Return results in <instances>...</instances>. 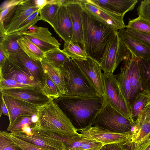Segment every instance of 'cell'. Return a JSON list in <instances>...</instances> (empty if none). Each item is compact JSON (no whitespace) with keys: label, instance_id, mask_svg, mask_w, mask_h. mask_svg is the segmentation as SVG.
I'll return each mask as SVG.
<instances>
[{"label":"cell","instance_id":"obj_34","mask_svg":"<svg viewBox=\"0 0 150 150\" xmlns=\"http://www.w3.org/2000/svg\"><path fill=\"white\" fill-rule=\"evenodd\" d=\"M126 28H131L150 35V22L139 16L132 19H129Z\"/></svg>","mask_w":150,"mask_h":150},{"label":"cell","instance_id":"obj_35","mask_svg":"<svg viewBox=\"0 0 150 150\" xmlns=\"http://www.w3.org/2000/svg\"><path fill=\"white\" fill-rule=\"evenodd\" d=\"M1 131L4 136L18 145L23 150H48L17 137L12 135L10 132L5 131Z\"/></svg>","mask_w":150,"mask_h":150},{"label":"cell","instance_id":"obj_21","mask_svg":"<svg viewBox=\"0 0 150 150\" xmlns=\"http://www.w3.org/2000/svg\"><path fill=\"white\" fill-rule=\"evenodd\" d=\"M118 36L127 47L138 57L150 59V48L140 41L129 35L125 29L118 30Z\"/></svg>","mask_w":150,"mask_h":150},{"label":"cell","instance_id":"obj_47","mask_svg":"<svg viewBox=\"0 0 150 150\" xmlns=\"http://www.w3.org/2000/svg\"><path fill=\"white\" fill-rule=\"evenodd\" d=\"M141 119L145 122L150 121V105L148 106L144 113L142 115Z\"/></svg>","mask_w":150,"mask_h":150},{"label":"cell","instance_id":"obj_13","mask_svg":"<svg viewBox=\"0 0 150 150\" xmlns=\"http://www.w3.org/2000/svg\"><path fill=\"white\" fill-rule=\"evenodd\" d=\"M31 128L33 133L31 136H28L21 131L10 132L17 137L48 150L66 149L62 141L42 134L36 126Z\"/></svg>","mask_w":150,"mask_h":150},{"label":"cell","instance_id":"obj_45","mask_svg":"<svg viewBox=\"0 0 150 150\" xmlns=\"http://www.w3.org/2000/svg\"><path fill=\"white\" fill-rule=\"evenodd\" d=\"M20 131L25 133L28 136H31L33 135L32 129L30 125L28 124L24 125L21 130Z\"/></svg>","mask_w":150,"mask_h":150},{"label":"cell","instance_id":"obj_46","mask_svg":"<svg viewBox=\"0 0 150 150\" xmlns=\"http://www.w3.org/2000/svg\"><path fill=\"white\" fill-rule=\"evenodd\" d=\"M8 57L4 52L3 49L0 47V65L1 67L6 61L8 59Z\"/></svg>","mask_w":150,"mask_h":150},{"label":"cell","instance_id":"obj_48","mask_svg":"<svg viewBox=\"0 0 150 150\" xmlns=\"http://www.w3.org/2000/svg\"><path fill=\"white\" fill-rule=\"evenodd\" d=\"M35 5L41 8L48 4V0H32Z\"/></svg>","mask_w":150,"mask_h":150},{"label":"cell","instance_id":"obj_18","mask_svg":"<svg viewBox=\"0 0 150 150\" xmlns=\"http://www.w3.org/2000/svg\"><path fill=\"white\" fill-rule=\"evenodd\" d=\"M53 28L64 42L71 41L73 34V25L70 14L66 6H60Z\"/></svg>","mask_w":150,"mask_h":150},{"label":"cell","instance_id":"obj_12","mask_svg":"<svg viewBox=\"0 0 150 150\" xmlns=\"http://www.w3.org/2000/svg\"><path fill=\"white\" fill-rule=\"evenodd\" d=\"M83 8L96 20L117 30L125 28L124 16L116 14L98 6L92 0H78Z\"/></svg>","mask_w":150,"mask_h":150},{"label":"cell","instance_id":"obj_5","mask_svg":"<svg viewBox=\"0 0 150 150\" xmlns=\"http://www.w3.org/2000/svg\"><path fill=\"white\" fill-rule=\"evenodd\" d=\"M67 74L68 96L98 94L92 82L71 59L64 65Z\"/></svg>","mask_w":150,"mask_h":150},{"label":"cell","instance_id":"obj_14","mask_svg":"<svg viewBox=\"0 0 150 150\" xmlns=\"http://www.w3.org/2000/svg\"><path fill=\"white\" fill-rule=\"evenodd\" d=\"M87 76L93 85L98 94L104 96L103 74L100 64L90 57L77 60L72 59Z\"/></svg>","mask_w":150,"mask_h":150},{"label":"cell","instance_id":"obj_39","mask_svg":"<svg viewBox=\"0 0 150 150\" xmlns=\"http://www.w3.org/2000/svg\"><path fill=\"white\" fill-rule=\"evenodd\" d=\"M0 150H23L0 132Z\"/></svg>","mask_w":150,"mask_h":150},{"label":"cell","instance_id":"obj_3","mask_svg":"<svg viewBox=\"0 0 150 150\" xmlns=\"http://www.w3.org/2000/svg\"><path fill=\"white\" fill-rule=\"evenodd\" d=\"M36 124L40 129L63 135L78 133L66 115L54 100L41 108Z\"/></svg>","mask_w":150,"mask_h":150},{"label":"cell","instance_id":"obj_37","mask_svg":"<svg viewBox=\"0 0 150 150\" xmlns=\"http://www.w3.org/2000/svg\"><path fill=\"white\" fill-rule=\"evenodd\" d=\"M125 30L129 35L142 42L150 48V35L131 28H126Z\"/></svg>","mask_w":150,"mask_h":150},{"label":"cell","instance_id":"obj_25","mask_svg":"<svg viewBox=\"0 0 150 150\" xmlns=\"http://www.w3.org/2000/svg\"><path fill=\"white\" fill-rule=\"evenodd\" d=\"M16 55L20 61L42 86L43 81L44 72L41 61L32 59L23 51Z\"/></svg>","mask_w":150,"mask_h":150},{"label":"cell","instance_id":"obj_17","mask_svg":"<svg viewBox=\"0 0 150 150\" xmlns=\"http://www.w3.org/2000/svg\"><path fill=\"white\" fill-rule=\"evenodd\" d=\"M41 61L44 71L48 74L56 84L61 96L67 94L68 75L64 66L59 67L45 57Z\"/></svg>","mask_w":150,"mask_h":150},{"label":"cell","instance_id":"obj_29","mask_svg":"<svg viewBox=\"0 0 150 150\" xmlns=\"http://www.w3.org/2000/svg\"><path fill=\"white\" fill-rule=\"evenodd\" d=\"M60 6L57 4H48L45 5L39 11L40 20L47 22L53 28Z\"/></svg>","mask_w":150,"mask_h":150},{"label":"cell","instance_id":"obj_8","mask_svg":"<svg viewBox=\"0 0 150 150\" xmlns=\"http://www.w3.org/2000/svg\"><path fill=\"white\" fill-rule=\"evenodd\" d=\"M0 77L14 80L23 85L42 87L16 55H10L0 67Z\"/></svg>","mask_w":150,"mask_h":150},{"label":"cell","instance_id":"obj_31","mask_svg":"<svg viewBox=\"0 0 150 150\" xmlns=\"http://www.w3.org/2000/svg\"><path fill=\"white\" fill-rule=\"evenodd\" d=\"M43 81L42 85L44 93L53 100L61 96V94L57 86L51 79L48 74L44 71Z\"/></svg>","mask_w":150,"mask_h":150},{"label":"cell","instance_id":"obj_4","mask_svg":"<svg viewBox=\"0 0 150 150\" xmlns=\"http://www.w3.org/2000/svg\"><path fill=\"white\" fill-rule=\"evenodd\" d=\"M92 126L112 132L123 133L132 131L134 124L105 100L102 109L94 119Z\"/></svg>","mask_w":150,"mask_h":150},{"label":"cell","instance_id":"obj_42","mask_svg":"<svg viewBox=\"0 0 150 150\" xmlns=\"http://www.w3.org/2000/svg\"><path fill=\"white\" fill-rule=\"evenodd\" d=\"M99 150H128L126 146L117 143H112L103 145Z\"/></svg>","mask_w":150,"mask_h":150},{"label":"cell","instance_id":"obj_32","mask_svg":"<svg viewBox=\"0 0 150 150\" xmlns=\"http://www.w3.org/2000/svg\"><path fill=\"white\" fill-rule=\"evenodd\" d=\"M45 58L59 67H63L70 59L60 49L51 50L45 53Z\"/></svg>","mask_w":150,"mask_h":150},{"label":"cell","instance_id":"obj_26","mask_svg":"<svg viewBox=\"0 0 150 150\" xmlns=\"http://www.w3.org/2000/svg\"><path fill=\"white\" fill-rule=\"evenodd\" d=\"M21 36V34L15 33L4 34L1 37L0 47L8 57L11 55H17L23 51L17 42Z\"/></svg>","mask_w":150,"mask_h":150},{"label":"cell","instance_id":"obj_30","mask_svg":"<svg viewBox=\"0 0 150 150\" xmlns=\"http://www.w3.org/2000/svg\"><path fill=\"white\" fill-rule=\"evenodd\" d=\"M140 74L144 90L150 92V59L139 58Z\"/></svg>","mask_w":150,"mask_h":150},{"label":"cell","instance_id":"obj_41","mask_svg":"<svg viewBox=\"0 0 150 150\" xmlns=\"http://www.w3.org/2000/svg\"><path fill=\"white\" fill-rule=\"evenodd\" d=\"M103 145L100 142L90 139L82 144L77 150H99Z\"/></svg>","mask_w":150,"mask_h":150},{"label":"cell","instance_id":"obj_22","mask_svg":"<svg viewBox=\"0 0 150 150\" xmlns=\"http://www.w3.org/2000/svg\"><path fill=\"white\" fill-rule=\"evenodd\" d=\"M98 6L116 14L124 16L134 8L137 0H92Z\"/></svg>","mask_w":150,"mask_h":150},{"label":"cell","instance_id":"obj_36","mask_svg":"<svg viewBox=\"0 0 150 150\" xmlns=\"http://www.w3.org/2000/svg\"><path fill=\"white\" fill-rule=\"evenodd\" d=\"M39 11L32 14L25 20L17 28L14 33H20L27 30L30 28L35 26V24L40 20L39 15Z\"/></svg>","mask_w":150,"mask_h":150},{"label":"cell","instance_id":"obj_1","mask_svg":"<svg viewBox=\"0 0 150 150\" xmlns=\"http://www.w3.org/2000/svg\"><path fill=\"white\" fill-rule=\"evenodd\" d=\"M78 131L93 122L102 109L105 99L99 95H64L53 100Z\"/></svg>","mask_w":150,"mask_h":150},{"label":"cell","instance_id":"obj_50","mask_svg":"<svg viewBox=\"0 0 150 150\" xmlns=\"http://www.w3.org/2000/svg\"><path fill=\"white\" fill-rule=\"evenodd\" d=\"M65 150H67V149H65Z\"/></svg>","mask_w":150,"mask_h":150},{"label":"cell","instance_id":"obj_6","mask_svg":"<svg viewBox=\"0 0 150 150\" xmlns=\"http://www.w3.org/2000/svg\"><path fill=\"white\" fill-rule=\"evenodd\" d=\"M104 96L106 102L130 120L134 124L130 105L125 100L113 73L103 74Z\"/></svg>","mask_w":150,"mask_h":150},{"label":"cell","instance_id":"obj_38","mask_svg":"<svg viewBox=\"0 0 150 150\" xmlns=\"http://www.w3.org/2000/svg\"><path fill=\"white\" fill-rule=\"evenodd\" d=\"M31 87L33 86L21 84L17 81L11 79L0 77V91L8 89Z\"/></svg>","mask_w":150,"mask_h":150},{"label":"cell","instance_id":"obj_23","mask_svg":"<svg viewBox=\"0 0 150 150\" xmlns=\"http://www.w3.org/2000/svg\"><path fill=\"white\" fill-rule=\"evenodd\" d=\"M126 50L123 58L120 72L115 75L117 83L126 102L130 105L132 102V89L129 80V73Z\"/></svg>","mask_w":150,"mask_h":150},{"label":"cell","instance_id":"obj_11","mask_svg":"<svg viewBox=\"0 0 150 150\" xmlns=\"http://www.w3.org/2000/svg\"><path fill=\"white\" fill-rule=\"evenodd\" d=\"M29 39L45 53L60 49L61 44L46 27L35 25L20 33Z\"/></svg>","mask_w":150,"mask_h":150},{"label":"cell","instance_id":"obj_19","mask_svg":"<svg viewBox=\"0 0 150 150\" xmlns=\"http://www.w3.org/2000/svg\"><path fill=\"white\" fill-rule=\"evenodd\" d=\"M71 17L73 30L71 41L78 42L83 48V30L81 14L83 8L78 0H72L66 6Z\"/></svg>","mask_w":150,"mask_h":150},{"label":"cell","instance_id":"obj_49","mask_svg":"<svg viewBox=\"0 0 150 150\" xmlns=\"http://www.w3.org/2000/svg\"><path fill=\"white\" fill-rule=\"evenodd\" d=\"M137 150H150V137L147 141L141 145Z\"/></svg>","mask_w":150,"mask_h":150},{"label":"cell","instance_id":"obj_16","mask_svg":"<svg viewBox=\"0 0 150 150\" xmlns=\"http://www.w3.org/2000/svg\"><path fill=\"white\" fill-rule=\"evenodd\" d=\"M117 32L109 40L100 63L104 73H113L120 63Z\"/></svg>","mask_w":150,"mask_h":150},{"label":"cell","instance_id":"obj_27","mask_svg":"<svg viewBox=\"0 0 150 150\" xmlns=\"http://www.w3.org/2000/svg\"><path fill=\"white\" fill-rule=\"evenodd\" d=\"M17 42L22 51L32 59L41 61L45 57V53L25 36L22 35Z\"/></svg>","mask_w":150,"mask_h":150},{"label":"cell","instance_id":"obj_44","mask_svg":"<svg viewBox=\"0 0 150 150\" xmlns=\"http://www.w3.org/2000/svg\"><path fill=\"white\" fill-rule=\"evenodd\" d=\"M1 96L0 117H1L2 114L6 115L9 117V114L7 108L4 100L2 96L1 95Z\"/></svg>","mask_w":150,"mask_h":150},{"label":"cell","instance_id":"obj_51","mask_svg":"<svg viewBox=\"0 0 150 150\" xmlns=\"http://www.w3.org/2000/svg\"></svg>","mask_w":150,"mask_h":150},{"label":"cell","instance_id":"obj_9","mask_svg":"<svg viewBox=\"0 0 150 150\" xmlns=\"http://www.w3.org/2000/svg\"><path fill=\"white\" fill-rule=\"evenodd\" d=\"M79 131L82 136L100 142L103 145L117 143L127 146L131 143L132 134V131L123 133L112 132L91 125Z\"/></svg>","mask_w":150,"mask_h":150},{"label":"cell","instance_id":"obj_10","mask_svg":"<svg viewBox=\"0 0 150 150\" xmlns=\"http://www.w3.org/2000/svg\"><path fill=\"white\" fill-rule=\"evenodd\" d=\"M0 91L2 95L24 101L40 109L53 100L44 93L40 86L8 89Z\"/></svg>","mask_w":150,"mask_h":150},{"label":"cell","instance_id":"obj_2","mask_svg":"<svg viewBox=\"0 0 150 150\" xmlns=\"http://www.w3.org/2000/svg\"><path fill=\"white\" fill-rule=\"evenodd\" d=\"M81 16L83 49L87 57L100 64L109 40L118 30L96 20L83 9Z\"/></svg>","mask_w":150,"mask_h":150},{"label":"cell","instance_id":"obj_20","mask_svg":"<svg viewBox=\"0 0 150 150\" xmlns=\"http://www.w3.org/2000/svg\"><path fill=\"white\" fill-rule=\"evenodd\" d=\"M141 117L134 123L131 143L126 146L128 150H137L150 137V121L144 122Z\"/></svg>","mask_w":150,"mask_h":150},{"label":"cell","instance_id":"obj_43","mask_svg":"<svg viewBox=\"0 0 150 150\" xmlns=\"http://www.w3.org/2000/svg\"><path fill=\"white\" fill-rule=\"evenodd\" d=\"M21 0H8L4 1L1 4L0 6V12L9 7L14 6Z\"/></svg>","mask_w":150,"mask_h":150},{"label":"cell","instance_id":"obj_28","mask_svg":"<svg viewBox=\"0 0 150 150\" xmlns=\"http://www.w3.org/2000/svg\"><path fill=\"white\" fill-rule=\"evenodd\" d=\"M62 51L71 59L81 60L87 57L80 45L78 42L72 41L64 42Z\"/></svg>","mask_w":150,"mask_h":150},{"label":"cell","instance_id":"obj_40","mask_svg":"<svg viewBox=\"0 0 150 150\" xmlns=\"http://www.w3.org/2000/svg\"><path fill=\"white\" fill-rule=\"evenodd\" d=\"M137 10L139 16L150 22V0L142 1Z\"/></svg>","mask_w":150,"mask_h":150},{"label":"cell","instance_id":"obj_15","mask_svg":"<svg viewBox=\"0 0 150 150\" xmlns=\"http://www.w3.org/2000/svg\"><path fill=\"white\" fill-rule=\"evenodd\" d=\"M7 108L9 120L12 124L19 116L27 114H38L40 109L36 106L24 101L1 94Z\"/></svg>","mask_w":150,"mask_h":150},{"label":"cell","instance_id":"obj_7","mask_svg":"<svg viewBox=\"0 0 150 150\" xmlns=\"http://www.w3.org/2000/svg\"><path fill=\"white\" fill-rule=\"evenodd\" d=\"M40 9L35 5L32 0H21L13 7L0 23V34L14 33L25 20Z\"/></svg>","mask_w":150,"mask_h":150},{"label":"cell","instance_id":"obj_24","mask_svg":"<svg viewBox=\"0 0 150 150\" xmlns=\"http://www.w3.org/2000/svg\"><path fill=\"white\" fill-rule=\"evenodd\" d=\"M150 105V92L144 90L138 93L130 104L132 115L134 123L144 113Z\"/></svg>","mask_w":150,"mask_h":150},{"label":"cell","instance_id":"obj_33","mask_svg":"<svg viewBox=\"0 0 150 150\" xmlns=\"http://www.w3.org/2000/svg\"><path fill=\"white\" fill-rule=\"evenodd\" d=\"M32 115L27 114L19 116L12 124L9 125L7 132H12L21 131L23 125L26 124L29 125L31 128L33 127L36 123H34L32 121Z\"/></svg>","mask_w":150,"mask_h":150}]
</instances>
